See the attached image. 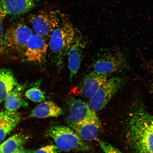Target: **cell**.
<instances>
[{
	"label": "cell",
	"mask_w": 153,
	"mask_h": 153,
	"mask_svg": "<svg viewBox=\"0 0 153 153\" xmlns=\"http://www.w3.org/2000/svg\"><path fill=\"white\" fill-rule=\"evenodd\" d=\"M26 87V84H19L9 94L5 100V106L7 110L16 111L22 108H26L28 103L23 98L22 93Z\"/></svg>",
	"instance_id": "16"
},
{
	"label": "cell",
	"mask_w": 153,
	"mask_h": 153,
	"mask_svg": "<svg viewBox=\"0 0 153 153\" xmlns=\"http://www.w3.org/2000/svg\"><path fill=\"white\" fill-rule=\"evenodd\" d=\"M28 137L22 134H15L0 144V153H13L23 148Z\"/></svg>",
	"instance_id": "18"
},
{
	"label": "cell",
	"mask_w": 153,
	"mask_h": 153,
	"mask_svg": "<svg viewBox=\"0 0 153 153\" xmlns=\"http://www.w3.org/2000/svg\"><path fill=\"white\" fill-rule=\"evenodd\" d=\"M7 15L5 11L0 7V23H2Z\"/></svg>",
	"instance_id": "23"
},
{
	"label": "cell",
	"mask_w": 153,
	"mask_h": 153,
	"mask_svg": "<svg viewBox=\"0 0 153 153\" xmlns=\"http://www.w3.org/2000/svg\"><path fill=\"white\" fill-rule=\"evenodd\" d=\"M126 66L123 55L118 51H114L100 55L93 63L92 68L93 71L108 75L122 71Z\"/></svg>",
	"instance_id": "7"
},
{
	"label": "cell",
	"mask_w": 153,
	"mask_h": 153,
	"mask_svg": "<svg viewBox=\"0 0 153 153\" xmlns=\"http://www.w3.org/2000/svg\"><path fill=\"white\" fill-rule=\"evenodd\" d=\"M84 48L85 45L82 38L76 34L67 53L71 81L76 77L79 71L83 57Z\"/></svg>",
	"instance_id": "10"
},
{
	"label": "cell",
	"mask_w": 153,
	"mask_h": 153,
	"mask_svg": "<svg viewBox=\"0 0 153 153\" xmlns=\"http://www.w3.org/2000/svg\"><path fill=\"white\" fill-rule=\"evenodd\" d=\"M124 84V80L121 77L108 79L90 99L89 105L92 109L95 112L102 110Z\"/></svg>",
	"instance_id": "4"
},
{
	"label": "cell",
	"mask_w": 153,
	"mask_h": 153,
	"mask_svg": "<svg viewBox=\"0 0 153 153\" xmlns=\"http://www.w3.org/2000/svg\"><path fill=\"white\" fill-rule=\"evenodd\" d=\"M108 79V75L93 71L80 82L77 87L78 92L84 98L90 99Z\"/></svg>",
	"instance_id": "9"
},
{
	"label": "cell",
	"mask_w": 153,
	"mask_h": 153,
	"mask_svg": "<svg viewBox=\"0 0 153 153\" xmlns=\"http://www.w3.org/2000/svg\"><path fill=\"white\" fill-rule=\"evenodd\" d=\"M18 85L12 71L0 68V104L4 101L9 94Z\"/></svg>",
	"instance_id": "17"
},
{
	"label": "cell",
	"mask_w": 153,
	"mask_h": 153,
	"mask_svg": "<svg viewBox=\"0 0 153 153\" xmlns=\"http://www.w3.org/2000/svg\"><path fill=\"white\" fill-rule=\"evenodd\" d=\"M101 124L98 117L78 124L73 129L84 140L91 141L97 138L101 129Z\"/></svg>",
	"instance_id": "14"
},
{
	"label": "cell",
	"mask_w": 153,
	"mask_h": 153,
	"mask_svg": "<svg viewBox=\"0 0 153 153\" xmlns=\"http://www.w3.org/2000/svg\"><path fill=\"white\" fill-rule=\"evenodd\" d=\"M45 40L35 34L28 40L24 55L30 62L41 63L45 58L48 48Z\"/></svg>",
	"instance_id": "11"
},
{
	"label": "cell",
	"mask_w": 153,
	"mask_h": 153,
	"mask_svg": "<svg viewBox=\"0 0 153 153\" xmlns=\"http://www.w3.org/2000/svg\"><path fill=\"white\" fill-rule=\"evenodd\" d=\"M47 136L54 141L59 150L86 152L90 147L78 134L70 127L64 126H55L48 130Z\"/></svg>",
	"instance_id": "2"
},
{
	"label": "cell",
	"mask_w": 153,
	"mask_h": 153,
	"mask_svg": "<svg viewBox=\"0 0 153 153\" xmlns=\"http://www.w3.org/2000/svg\"><path fill=\"white\" fill-rule=\"evenodd\" d=\"M21 117L16 111H0V143L16 127Z\"/></svg>",
	"instance_id": "13"
},
{
	"label": "cell",
	"mask_w": 153,
	"mask_h": 153,
	"mask_svg": "<svg viewBox=\"0 0 153 153\" xmlns=\"http://www.w3.org/2000/svg\"><path fill=\"white\" fill-rule=\"evenodd\" d=\"M33 34V30L26 25L21 23L15 24L5 32L7 48L24 54L28 40Z\"/></svg>",
	"instance_id": "6"
},
{
	"label": "cell",
	"mask_w": 153,
	"mask_h": 153,
	"mask_svg": "<svg viewBox=\"0 0 153 153\" xmlns=\"http://www.w3.org/2000/svg\"><path fill=\"white\" fill-rule=\"evenodd\" d=\"M59 150L56 145H49L38 149L32 153H58Z\"/></svg>",
	"instance_id": "22"
},
{
	"label": "cell",
	"mask_w": 153,
	"mask_h": 153,
	"mask_svg": "<svg viewBox=\"0 0 153 153\" xmlns=\"http://www.w3.org/2000/svg\"><path fill=\"white\" fill-rule=\"evenodd\" d=\"M97 141L101 149L105 153H124L108 142L99 139Z\"/></svg>",
	"instance_id": "20"
},
{
	"label": "cell",
	"mask_w": 153,
	"mask_h": 153,
	"mask_svg": "<svg viewBox=\"0 0 153 153\" xmlns=\"http://www.w3.org/2000/svg\"><path fill=\"white\" fill-rule=\"evenodd\" d=\"M13 153H32V152L30 151L22 148L19 149V150Z\"/></svg>",
	"instance_id": "24"
},
{
	"label": "cell",
	"mask_w": 153,
	"mask_h": 153,
	"mask_svg": "<svg viewBox=\"0 0 153 153\" xmlns=\"http://www.w3.org/2000/svg\"><path fill=\"white\" fill-rule=\"evenodd\" d=\"M128 142L136 153H153V116L142 105L134 107L127 125Z\"/></svg>",
	"instance_id": "1"
},
{
	"label": "cell",
	"mask_w": 153,
	"mask_h": 153,
	"mask_svg": "<svg viewBox=\"0 0 153 153\" xmlns=\"http://www.w3.org/2000/svg\"><path fill=\"white\" fill-rule=\"evenodd\" d=\"M30 22L33 31L45 39L49 40L51 34L59 25L60 18L56 11L45 10L31 17Z\"/></svg>",
	"instance_id": "5"
},
{
	"label": "cell",
	"mask_w": 153,
	"mask_h": 153,
	"mask_svg": "<svg viewBox=\"0 0 153 153\" xmlns=\"http://www.w3.org/2000/svg\"><path fill=\"white\" fill-rule=\"evenodd\" d=\"M26 97L34 102H41L45 100V92L37 87L30 88L27 90L25 93Z\"/></svg>",
	"instance_id": "19"
},
{
	"label": "cell",
	"mask_w": 153,
	"mask_h": 153,
	"mask_svg": "<svg viewBox=\"0 0 153 153\" xmlns=\"http://www.w3.org/2000/svg\"><path fill=\"white\" fill-rule=\"evenodd\" d=\"M97 116L87 103L80 99H74L70 105L66 121L72 129L78 124Z\"/></svg>",
	"instance_id": "8"
},
{
	"label": "cell",
	"mask_w": 153,
	"mask_h": 153,
	"mask_svg": "<svg viewBox=\"0 0 153 153\" xmlns=\"http://www.w3.org/2000/svg\"><path fill=\"white\" fill-rule=\"evenodd\" d=\"M41 0H0V7L7 15L20 16L29 12Z\"/></svg>",
	"instance_id": "12"
},
{
	"label": "cell",
	"mask_w": 153,
	"mask_h": 153,
	"mask_svg": "<svg viewBox=\"0 0 153 153\" xmlns=\"http://www.w3.org/2000/svg\"><path fill=\"white\" fill-rule=\"evenodd\" d=\"M64 113L62 109L55 103L45 101L36 106L30 113V117L37 118L56 117Z\"/></svg>",
	"instance_id": "15"
},
{
	"label": "cell",
	"mask_w": 153,
	"mask_h": 153,
	"mask_svg": "<svg viewBox=\"0 0 153 153\" xmlns=\"http://www.w3.org/2000/svg\"><path fill=\"white\" fill-rule=\"evenodd\" d=\"M7 48L5 32L2 23H0V56L5 53Z\"/></svg>",
	"instance_id": "21"
},
{
	"label": "cell",
	"mask_w": 153,
	"mask_h": 153,
	"mask_svg": "<svg viewBox=\"0 0 153 153\" xmlns=\"http://www.w3.org/2000/svg\"><path fill=\"white\" fill-rule=\"evenodd\" d=\"M76 34L74 26L68 22L59 25L51 34L49 46L55 57L57 66H62L64 56L68 53Z\"/></svg>",
	"instance_id": "3"
},
{
	"label": "cell",
	"mask_w": 153,
	"mask_h": 153,
	"mask_svg": "<svg viewBox=\"0 0 153 153\" xmlns=\"http://www.w3.org/2000/svg\"><path fill=\"white\" fill-rule=\"evenodd\" d=\"M152 89H152V91H153V88H152Z\"/></svg>",
	"instance_id": "25"
}]
</instances>
